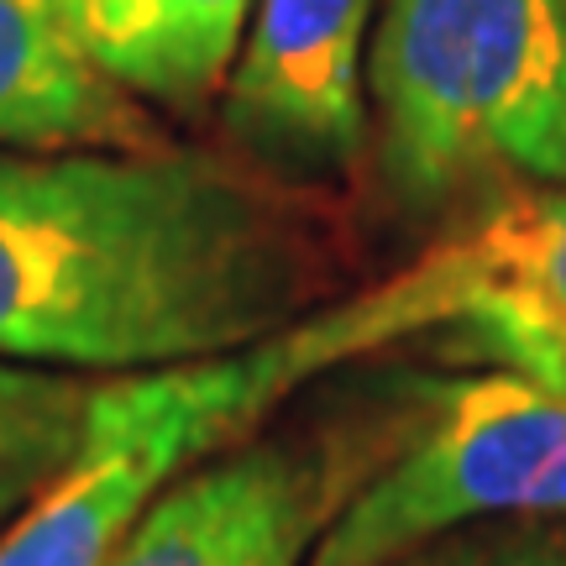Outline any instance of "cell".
Listing matches in <instances>:
<instances>
[{"mask_svg": "<svg viewBox=\"0 0 566 566\" xmlns=\"http://www.w3.org/2000/svg\"><path fill=\"white\" fill-rule=\"evenodd\" d=\"M0 147H158L132 95L95 74L53 0H0Z\"/></svg>", "mask_w": 566, "mask_h": 566, "instance_id": "obj_9", "label": "cell"}, {"mask_svg": "<svg viewBox=\"0 0 566 566\" xmlns=\"http://www.w3.org/2000/svg\"><path fill=\"white\" fill-rule=\"evenodd\" d=\"M367 90L409 210L488 184H566L562 0H384Z\"/></svg>", "mask_w": 566, "mask_h": 566, "instance_id": "obj_3", "label": "cell"}, {"mask_svg": "<svg viewBox=\"0 0 566 566\" xmlns=\"http://www.w3.org/2000/svg\"><path fill=\"white\" fill-rule=\"evenodd\" d=\"M472 279V242L457 237L399 279L300 315L242 352L95 384L74 462L0 535V566H105L184 472L247 436L315 373L430 325H457Z\"/></svg>", "mask_w": 566, "mask_h": 566, "instance_id": "obj_2", "label": "cell"}, {"mask_svg": "<svg viewBox=\"0 0 566 566\" xmlns=\"http://www.w3.org/2000/svg\"><path fill=\"white\" fill-rule=\"evenodd\" d=\"M373 0H252L226 126L279 174H346L367 147Z\"/></svg>", "mask_w": 566, "mask_h": 566, "instance_id": "obj_5", "label": "cell"}, {"mask_svg": "<svg viewBox=\"0 0 566 566\" xmlns=\"http://www.w3.org/2000/svg\"><path fill=\"white\" fill-rule=\"evenodd\" d=\"M562 6H566V0H562Z\"/></svg>", "mask_w": 566, "mask_h": 566, "instance_id": "obj_12", "label": "cell"}, {"mask_svg": "<svg viewBox=\"0 0 566 566\" xmlns=\"http://www.w3.org/2000/svg\"><path fill=\"white\" fill-rule=\"evenodd\" d=\"M95 384L0 357V535L74 462Z\"/></svg>", "mask_w": 566, "mask_h": 566, "instance_id": "obj_10", "label": "cell"}, {"mask_svg": "<svg viewBox=\"0 0 566 566\" xmlns=\"http://www.w3.org/2000/svg\"><path fill=\"white\" fill-rule=\"evenodd\" d=\"M84 63L158 105H200L237 63L252 0H53Z\"/></svg>", "mask_w": 566, "mask_h": 566, "instance_id": "obj_8", "label": "cell"}, {"mask_svg": "<svg viewBox=\"0 0 566 566\" xmlns=\"http://www.w3.org/2000/svg\"><path fill=\"white\" fill-rule=\"evenodd\" d=\"M310 247L237 174L163 147H0V357L153 373L300 321Z\"/></svg>", "mask_w": 566, "mask_h": 566, "instance_id": "obj_1", "label": "cell"}, {"mask_svg": "<svg viewBox=\"0 0 566 566\" xmlns=\"http://www.w3.org/2000/svg\"><path fill=\"white\" fill-rule=\"evenodd\" d=\"M462 566H566V541H525V546H504Z\"/></svg>", "mask_w": 566, "mask_h": 566, "instance_id": "obj_11", "label": "cell"}, {"mask_svg": "<svg viewBox=\"0 0 566 566\" xmlns=\"http://www.w3.org/2000/svg\"><path fill=\"white\" fill-rule=\"evenodd\" d=\"M504 514H566V394L493 367L430 394V420L336 504L304 566H388L446 530Z\"/></svg>", "mask_w": 566, "mask_h": 566, "instance_id": "obj_4", "label": "cell"}, {"mask_svg": "<svg viewBox=\"0 0 566 566\" xmlns=\"http://www.w3.org/2000/svg\"><path fill=\"white\" fill-rule=\"evenodd\" d=\"M331 520V472L294 446H242L195 467L105 566H304Z\"/></svg>", "mask_w": 566, "mask_h": 566, "instance_id": "obj_6", "label": "cell"}, {"mask_svg": "<svg viewBox=\"0 0 566 566\" xmlns=\"http://www.w3.org/2000/svg\"><path fill=\"white\" fill-rule=\"evenodd\" d=\"M472 242V300L457 315L478 357L566 394V184L509 195Z\"/></svg>", "mask_w": 566, "mask_h": 566, "instance_id": "obj_7", "label": "cell"}]
</instances>
